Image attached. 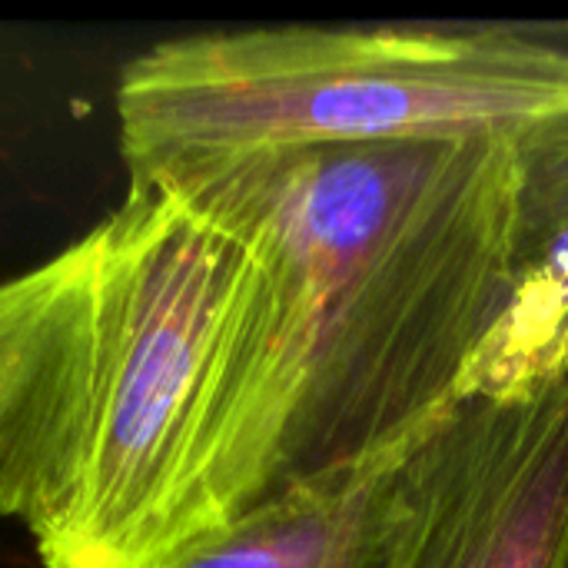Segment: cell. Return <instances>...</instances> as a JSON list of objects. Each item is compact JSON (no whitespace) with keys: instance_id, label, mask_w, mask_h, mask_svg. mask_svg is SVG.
Here are the masks:
<instances>
[{"instance_id":"cell-7","label":"cell","mask_w":568,"mask_h":568,"mask_svg":"<svg viewBox=\"0 0 568 568\" xmlns=\"http://www.w3.org/2000/svg\"><path fill=\"white\" fill-rule=\"evenodd\" d=\"M90 233L0 283V516L17 519L87 306Z\"/></svg>"},{"instance_id":"cell-2","label":"cell","mask_w":568,"mask_h":568,"mask_svg":"<svg viewBox=\"0 0 568 568\" xmlns=\"http://www.w3.org/2000/svg\"><path fill=\"white\" fill-rule=\"evenodd\" d=\"M90 240L80 336L17 523L43 568H156L186 539L250 253L170 186H130Z\"/></svg>"},{"instance_id":"cell-4","label":"cell","mask_w":568,"mask_h":568,"mask_svg":"<svg viewBox=\"0 0 568 568\" xmlns=\"http://www.w3.org/2000/svg\"><path fill=\"white\" fill-rule=\"evenodd\" d=\"M383 568H568V376L466 396L393 476Z\"/></svg>"},{"instance_id":"cell-3","label":"cell","mask_w":568,"mask_h":568,"mask_svg":"<svg viewBox=\"0 0 568 568\" xmlns=\"http://www.w3.org/2000/svg\"><path fill=\"white\" fill-rule=\"evenodd\" d=\"M566 106L568 50L503 27L190 33L116 87L130 186L256 153L516 133Z\"/></svg>"},{"instance_id":"cell-5","label":"cell","mask_w":568,"mask_h":568,"mask_svg":"<svg viewBox=\"0 0 568 568\" xmlns=\"http://www.w3.org/2000/svg\"><path fill=\"white\" fill-rule=\"evenodd\" d=\"M568 376V106L513 133V300L473 396L519 399Z\"/></svg>"},{"instance_id":"cell-1","label":"cell","mask_w":568,"mask_h":568,"mask_svg":"<svg viewBox=\"0 0 568 568\" xmlns=\"http://www.w3.org/2000/svg\"><path fill=\"white\" fill-rule=\"evenodd\" d=\"M146 186L186 193L250 253L183 546L476 393L513 300V133L256 153Z\"/></svg>"},{"instance_id":"cell-6","label":"cell","mask_w":568,"mask_h":568,"mask_svg":"<svg viewBox=\"0 0 568 568\" xmlns=\"http://www.w3.org/2000/svg\"><path fill=\"white\" fill-rule=\"evenodd\" d=\"M419 436L366 466L280 489L156 568H383L393 476Z\"/></svg>"}]
</instances>
